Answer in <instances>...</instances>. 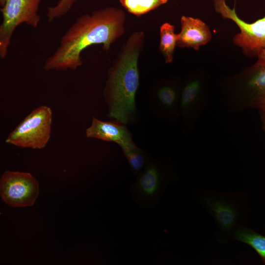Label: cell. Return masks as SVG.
Instances as JSON below:
<instances>
[{
  "instance_id": "1",
  "label": "cell",
  "mask_w": 265,
  "mask_h": 265,
  "mask_svg": "<svg viewBox=\"0 0 265 265\" xmlns=\"http://www.w3.org/2000/svg\"><path fill=\"white\" fill-rule=\"evenodd\" d=\"M126 16L122 10L107 7L76 19L61 37L54 52L45 61V71L75 70L82 65L81 54L88 47L102 44L104 50L125 32Z\"/></svg>"
},
{
  "instance_id": "2",
  "label": "cell",
  "mask_w": 265,
  "mask_h": 265,
  "mask_svg": "<svg viewBox=\"0 0 265 265\" xmlns=\"http://www.w3.org/2000/svg\"><path fill=\"white\" fill-rule=\"evenodd\" d=\"M144 38L143 31L132 33L108 71L104 94L108 106V116L124 124L132 121L136 113L138 59Z\"/></svg>"
},
{
  "instance_id": "3",
  "label": "cell",
  "mask_w": 265,
  "mask_h": 265,
  "mask_svg": "<svg viewBox=\"0 0 265 265\" xmlns=\"http://www.w3.org/2000/svg\"><path fill=\"white\" fill-rule=\"evenodd\" d=\"M223 105L232 113L257 109L265 103V64L257 62L225 81Z\"/></svg>"
},
{
  "instance_id": "4",
  "label": "cell",
  "mask_w": 265,
  "mask_h": 265,
  "mask_svg": "<svg viewBox=\"0 0 265 265\" xmlns=\"http://www.w3.org/2000/svg\"><path fill=\"white\" fill-rule=\"evenodd\" d=\"M52 118L53 112L49 106H38L8 134L5 142L21 148H45L51 137Z\"/></svg>"
},
{
  "instance_id": "5",
  "label": "cell",
  "mask_w": 265,
  "mask_h": 265,
  "mask_svg": "<svg viewBox=\"0 0 265 265\" xmlns=\"http://www.w3.org/2000/svg\"><path fill=\"white\" fill-rule=\"evenodd\" d=\"M42 0H7L1 7L2 22L0 25V57L8 53L12 35L21 24L36 28L40 21L39 5Z\"/></svg>"
},
{
  "instance_id": "6",
  "label": "cell",
  "mask_w": 265,
  "mask_h": 265,
  "mask_svg": "<svg viewBox=\"0 0 265 265\" xmlns=\"http://www.w3.org/2000/svg\"><path fill=\"white\" fill-rule=\"evenodd\" d=\"M170 176L160 162H149L130 188L131 200L140 209L155 208L169 184Z\"/></svg>"
},
{
  "instance_id": "7",
  "label": "cell",
  "mask_w": 265,
  "mask_h": 265,
  "mask_svg": "<svg viewBox=\"0 0 265 265\" xmlns=\"http://www.w3.org/2000/svg\"><path fill=\"white\" fill-rule=\"evenodd\" d=\"M39 192V183L29 173L6 171L1 177L0 196L11 207L20 208L33 205Z\"/></svg>"
},
{
  "instance_id": "8",
  "label": "cell",
  "mask_w": 265,
  "mask_h": 265,
  "mask_svg": "<svg viewBox=\"0 0 265 265\" xmlns=\"http://www.w3.org/2000/svg\"><path fill=\"white\" fill-rule=\"evenodd\" d=\"M213 0L216 12L223 18L234 21L240 29V32L233 39L235 45L241 48L247 55H257L260 50L265 48V16L248 23L238 16L235 8H230L225 0Z\"/></svg>"
},
{
  "instance_id": "9",
  "label": "cell",
  "mask_w": 265,
  "mask_h": 265,
  "mask_svg": "<svg viewBox=\"0 0 265 265\" xmlns=\"http://www.w3.org/2000/svg\"><path fill=\"white\" fill-rule=\"evenodd\" d=\"M207 81L205 76L193 78L184 85L180 94L179 114L187 132L194 129L196 122L207 105Z\"/></svg>"
},
{
  "instance_id": "10",
  "label": "cell",
  "mask_w": 265,
  "mask_h": 265,
  "mask_svg": "<svg viewBox=\"0 0 265 265\" xmlns=\"http://www.w3.org/2000/svg\"><path fill=\"white\" fill-rule=\"evenodd\" d=\"M181 24L177 46L199 50L201 46L211 41L212 35L210 29L200 19L183 16Z\"/></svg>"
},
{
  "instance_id": "11",
  "label": "cell",
  "mask_w": 265,
  "mask_h": 265,
  "mask_svg": "<svg viewBox=\"0 0 265 265\" xmlns=\"http://www.w3.org/2000/svg\"><path fill=\"white\" fill-rule=\"evenodd\" d=\"M85 134L88 138L113 142L120 146L132 141L125 124L117 120L106 122L93 117L91 125L85 131Z\"/></svg>"
},
{
  "instance_id": "12",
  "label": "cell",
  "mask_w": 265,
  "mask_h": 265,
  "mask_svg": "<svg viewBox=\"0 0 265 265\" xmlns=\"http://www.w3.org/2000/svg\"><path fill=\"white\" fill-rule=\"evenodd\" d=\"M208 206L215 218L225 230H229L234 225L237 213L234 209L227 202L220 199H208Z\"/></svg>"
},
{
  "instance_id": "13",
  "label": "cell",
  "mask_w": 265,
  "mask_h": 265,
  "mask_svg": "<svg viewBox=\"0 0 265 265\" xmlns=\"http://www.w3.org/2000/svg\"><path fill=\"white\" fill-rule=\"evenodd\" d=\"M174 28L175 26L168 23H165L160 26L159 50L166 63L172 62L174 50L179 39V34L175 33Z\"/></svg>"
},
{
  "instance_id": "14",
  "label": "cell",
  "mask_w": 265,
  "mask_h": 265,
  "mask_svg": "<svg viewBox=\"0 0 265 265\" xmlns=\"http://www.w3.org/2000/svg\"><path fill=\"white\" fill-rule=\"evenodd\" d=\"M158 98L160 105L172 119H176L179 114L180 97L178 88L172 85L161 87L158 91Z\"/></svg>"
},
{
  "instance_id": "15",
  "label": "cell",
  "mask_w": 265,
  "mask_h": 265,
  "mask_svg": "<svg viewBox=\"0 0 265 265\" xmlns=\"http://www.w3.org/2000/svg\"><path fill=\"white\" fill-rule=\"evenodd\" d=\"M123 154L131 166V170L137 177L150 162L148 156L131 141L120 146Z\"/></svg>"
},
{
  "instance_id": "16",
  "label": "cell",
  "mask_w": 265,
  "mask_h": 265,
  "mask_svg": "<svg viewBox=\"0 0 265 265\" xmlns=\"http://www.w3.org/2000/svg\"><path fill=\"white\" fill-rule=\"evenodd\" d=\"M234 238L244 242L253 248L265 264V236L245 227L238 228Z\"/></svg>"
},
{
  "instance_id": "17",
  "label": "cell",
  "mask_w": 265,
  "mask_h": 265,
  "mask_svg": "<svg viewBox=\"0 0 265 265\" xmlns=\"http://www.w3.org/2000/svg\"><path fill=\"white\" fill-rule=\"evenodd\" d=\"M168 0H120V2L128 12L139 17L166 3Z\"/></svg>"
},
{
  "instance_id": "18",
  "label": "cell",
  "mask_w": 265,
  "mask_h": 265,
  "mask_svg": "<svg viewBox=\"0 0 265 265\" xmlns=\"http://www.w3.org/2000/svg\"><path fill=\"white\" fill-rule=\"evenodd\" d=\"M78 0H59L55 5L49 6L46 15L48 22H52L66 15Z\"/></svg>"
},
{
  "instance_id": "19",
  "label": "cell",
  "mask_w": 265,
  "mask_h": 265,
  "mask_svg": "<svg viewBox=\"0 0 265 265\" xmlns=\"http://www.w3.org/2000/svg\"><path fill=\"white\" fill-rule=\"evenodd\" d=\"M257 109L260 115L262 129L265 133V103L259 106Z\"/></svg>"
},
{
  "instance_id": "20",
  "label": "cell",
  "mask_w": 265,
  "mask_h": 265,
  "mask_svg": "<svg viewBox=\"0 0 265 265\" xmlns=\"http://www.w3.org/2000/svg\"><path fill=\"white\" fill-rule=\"evenodd\" d=\"M257 55L258 57L257 62L260 64H265V48L260 50Z\"/></svg>"
},
{
  "instance_id": "21",
  "label": "cell",
  "mask_w": 265,
  "mask_h": 265,
  "mask_svg": "<svg viewBox=\"0 0 265 265\" xmlns=\"http://www.w3.org/2000/svg\"><path fill=\"white\" fill-rule=\"evenodd\" d=\"M6 0H0V5L1 7L3 6Z\"/></svg>"
}]
</instances>
